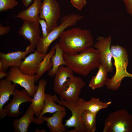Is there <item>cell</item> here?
<instances>
[{"label": "cell", "instance_id": "obj_1", "mask_svg": "<svg viewBox=\"0 0 132 132\" xmlns=\"http://www.w3.org/2000/svg\"><path fill=\"white\" fill-rule=\"evenodd\" d=\"M93 36L89 30L73 27L62 33L58 43L64 53L73 55L90 47L93 45Z\"/></svg>", "mask_w": 132, "mask_h": 132}, {"label": "cell", "instance_id": "obj_2", "mask_svg": "<svg viewBox=\"0 0 132 132\" xmlns=\"http://www.w3.org/2000/svg\"><path fill=\"white\" fill-rule=\"evenodd\" d=\"M66 66L79 75L86 76L90 71L98 68L100 63L98 51L94 48H88L81 52L73 55L63 53Z\"/></svg>", "mask_w": 132, "mask_h": 132}, {"label": "cell", "instance_id": "obj_3", "mask_svg": "<svg viewBox=\"0 0 132 132\" xmlns=\"http://www.w3.org/2000/svg\"><path fill=\"white\" fill-rule=\"evenodd\" d=\"M110 50L114 61L116 68L115 75L111 78H107L105 84L108 89L115 91L119 89L124 78H132V74L127 71L128 62V55L125 49L118 45H113Z\"/></svg>", "mask_w": 132, "mask_h": 132}, {"label": "cell", "instance_id": "obj_4", "mask_svg": "<svg viewBox=\"0 0 132 132\" xmlns=\"http://www.w3.org/2000/svg\"><path fill=\"white\" fill-rule=\"evenodd\" d=\"M83 17V16L79 14L74 13L69 14L63 17L59 25L52 30L45 37H40L39 42L36 47V51L41 55H46L51 44L59 38L66 29L75 25Z\"/></svg>", "mask_w": 132, "mask_h": 132}, {"label": "cell", "instance_id": "obj_5", "mask_svg": "<svg viewBox=\"0 0 132 132\" xmlns=\"http://www.w3.org/2000/svg\"><path fill=\"white\" fill-rule=\"evenodd\" d=\"M103 132H132V116L126 110L109 114L105 120Z\"/></svg>", "mask_w": 132, "mask_h": 132}, {"label": "cell", "instance_id": "obj_6", "mask_svg": "<svg viewBox=\"0 0 132 132\" xmlns=\"http://www.w3.org/2000/svg\"><path fill=\"white\" fill-rule=\"evenodd\" d=\"M84 99L80 98L78 100L72 103L60 99L57 97L55 99V102L66 107L71 112V116L66 121L64 125L68 128L74 127L75 128L66 132H86L81 118L82 113L84 111L82 109L81 105Z\"/></svg>", "mask_w": 132, "mask_h": 132}, {"label": "cell", "instance_id": "obj_7", "mask_svg": "<svg viewBox=\"0 0 132 132\" xmlns=\"http://www.w3.org/2000/svg\"><path fill=\"white\" fill-rule=\"evenodd\" d=\"M5 79L18 84L23 87L30 96L33 97L37 89L38 86L35 85L36 75H29L22 73L19 67H11Z\"/></svg>", "mask_w": 132, "mask_h": 132}, {"label": "cell", "instance_id": "obj_8", "mask_svg": "<svg viewBox=\"0 0 132 132\" xmlns=\"http://www.w3.org/2000/svg\"><path fill=\"white\" fill-rule=\"evenodd\" d=\"M39 19L46 21L49 33L58 26L61 14V7L56 0H43L39 12Z\"/></svg>", "mask_w": 132, "mask_h": 132}, {"label": "cell", "instance_id": "obj_9", "mask_svg": "<svg viewBox=\"0 0 132 132\" xmlns=\"http://www.w3.org/2000/svg\"><path fill=\"white\" fill-rule=\"evenodd\" d=\"M86 85L80 77L74 76L69 78L65 83L59 95L60 99L74 102L78 100L81 90Z\"/></svg>", "mask_w": 132, "mask_h": 132}, {"label": "cell", "instance_id": "obj_10", "mask_svg": "<svg viewBox=\"0 0 132 132\" xmlns=\"http://www.w3.org/2000/svg\"><path fill=\"white\" fill-rule=\"evenodd\" d=\"M97 40L94 47L99 52L100 64H103L106 66L108 72H112L113 68L112 62V56L110 50L111 37L110 36L106 37L99 36Z\"/></svg>", "mask_w": 132, "mask_h": 132}, {"label": "cell", "instance_id": "obj_11", "mask_svg": "<svg viewBox=\"0 0 132 132\" xmlns=\"http://www.w3.org/2000/svg\"><path fill=\"white\" fill-rule=\"evenodd\" d=\"M12 95V99L4 108L8 117L15 118L21 114L19 107L22 103L25 102L31 103L32 98L24 88L19 91L16 88Z\"/></svg>", "mask_w": 132, "mask_h": 132}, {"label": "cell", "instance_id": "obj_12", "mask_svg": "<svg viewBox=\"0 0 132 132\" xmlns=\"http://www.w3.org/2000/svg\"><path fill=\"white\" fill-rule=\"evenodd\" d=\"M18 33L29 40L30 50L34 51L35 47L38 44L40 38V31L38 22L29 21H24L18 32Z\"/></svg>", "mask_w": 132, "mask_h": 132}, {"label": "cell", "instance_id": "obj_13", "mask_svg": "<svg viewBox=\"0 0 132 132\" xmlns=\"http://www.w3.org/2000/svg\"><path fill=\"white\" fill-rule=\"evenodd\" d=\"M32 52L29 46H28L25 51L22 52L19 50L7 53H0V61L2 66V70L5 72L9 67L13 66H20L22 60L28 54Z\"/></svg>", "mask_w": 132, "mask_h": 132}, {"label": "cell", "instance_id": "obj_14", "mask_svg": "<svg viewBox=\"0 0 132 132\" xmlns=\"http://www.w3.org/2000/svg\"><path fill=\"white\" fill-rule=\"evenodd\" d=\"M25 58L22 61L19 68L23 74L29 75H34L37 72L40 65L45 55H42L35 50Z\"/></svg>", "mask_w": 132, "mask_h": 132}, {"label": "cell", "instance_id": "obj_15", "mask_svg": "<svg viewBox=\"0 0 132 132\" xmlns=\"http://www.w3.org/2000/svg\"><path fill=\"white\" fill-rule=\"evenodd\" d=\"M7 80L1 79L0 81V119H3L7 114L3 106L9 100L10 96L12 95L16 88V84Z\"/></svg>", "mask_w": 132, "mask_h": 132}, {"label": "cell", "instance_id": "obj_16", "mask_svg": "<svg viewBox=\"0 0 132 132\" xmlns=\"http://www.w3.org/2000/svg\"><path fill=\"white\" fill-rule=\"evenodd\" d=\"M57 96L55 95H52L45 93L44 108L39 116L35 118L34 123L37 125L43 124L44 121L42 117L47 113H53L57 111L66 110L64 106L60 104L58 105L55 103L54 100Z\"/></svg>", "mask_w": 132, "mask_h": 132}, {"label": "cell", "instance_id": "obj_17", "mask_svg": "<svg viewBox=\"0 0 132 132\" xmlns=\"http://www.w3.org/2000/svg\"><path fill=\"white\" fill-rule=\"evenodd\" d=\"M46 84V81L44 79H41L39 81L37 89L29 106L33 110L34 115L37 117L39 116L44 107L45 90Z\"/></svg>", "mask_w": 132, "mask_h": 132}, {"label": "cell", "instance_id": "obj_18", "mask_svg": "<svg viewBox=\"0 0 132 132\" xmlns=\"http://www.w3.org/2000/svg\"><path fill=\"white\" fill-rule=\"evenodd\" d=\"M73 72L67 66L61 65L59 66L55 75L53 82V89L56 93L59 94L68 79L74 76Z\"/></svg>", "mask_w": 132, "mask_h": 132}, {"label": "cell", "instance_id": "obj_19", "mask_svg": "<svg viewBox=\"0 0 132 132\" xmlns=\"http://www.w3.org/2000/svg\"><path fill=\"white\" fill-rule=\"evenodd\" d=\"M66 110L57 111L52 116L46 117L44 116L42 118L47 122L46 125L50 132H64L66 130L65 126L62 124L64 118L66 116Z\"/></svg>", "mask_w": 132, "mask_h": 132}, {"label": "cell", "instance_id": "obj_20", "mask_svg": "<svg viewBox=\"0 0 132 132\" xmlns=\"http://www.w3.org/2000/svg\"><path fill=\"white\" fill-rule=\"evenodd\" d=\"M34 112L29 106L27 111L21 118L15 119L12 122V127L15 132H27L30 124L33 122L35 118Z\"/></svg>", "mask_w": 132, "mask_h": 132}, {"label": "cell", "instance_id": "obj_21", "mask_svg": "<svg viewBox=\"0 0 132 132\" xmlns=\"http://www.w3.org/2000/svg\"><path fill=\"white\" fill-rule=\"evenodd\" d=\"M41 0H34L32 4L26 9L21 11L15 17H18L24 21L29 20L39 22Z\"/></svg>", "mask_w": 132, "mask_h": 132}, {"label": "cell", "instance_id": "obj_22", "mask_svg": "<svg viewBox=\"0 0 132 132\" xmlns=\"http://www.w3.org/2000/svg\"><path fill=\"white\" fill-rule=\"evenodd\" d=\"M112 103L111 101L103 102L99 99L92 97L88 101L84 99L82 104L81 108L83 110H87L93 113L97 114L102 109L106 108Z\"/></svg>", "mask_w": 132, "mask_h": 132}, {"label": "cell", "instance_id": "obj_23", "mask_svg": "<svg viewBox=\"0 0 132 132\" xmlns=\"http://www.w3.org/2000/svg\"><path fill=\"white\" fill-rule=\"evenodd\" d=\"M99 70L96 75L92 77L88 86L92 90L100 88L105 84L108 72L106 66L100 64Z\"/></svg>", "mask_w": 132, "mask_h": 132}, {"label": "cell", "instance_id": "obj_24", "mask_svg": "<svg viewBox=\"0 0 132 132\" xmlns=\"http://www.w3.org/2000/svg\"><path fill=\"white\" fill-rule=\"evenodd\" d=\"M54 46L55 48V54L51 58L53 66L48 73V75L50 77H53L55 76L60 66H66L63 56L64 52L60 48L58 43H55Z\"/></svg>", "mask_w": 132, "mask_h": 132}, {"label": "cell", "instance_id": "obj_25", "mask_svg": "<svg viewBox=\"0 0 132 132\" xmlns=\"http://www.w3.org/2000/svg\"><path fill=\"white\" fill-rule=\"evenodd\" d=\"M55 47L54 46H53L50 52L44 56L40 65L37 72L36 75L35 82L39 80L46 71L50 70L52 68L53 63L51 58L55 54Z\"/></svg>", "mask_w": 132, "mask_h": 132}, {"label": "cell", "instance_id": "obj_26", "mask_svg": "<svg viewBox=\"0 0 132 132\" xmlns=\"http://www.w3.org/2000/svg\"><path fill=\"white\" fill-rule=\"evenodd\" d=\"M97 114L87 110H85L82 113V120L86 132H94L95 131Z\"/></svg>", "mask_w": 132, "mask_h": 132}, {"label": "cell", "instance_id": "obj_27", "mask_svg": "<svg viewBox=\"0 0 132 132\" xmlns=\"http://www.w3.org/2000/svg\"><path fill=\"white\" fill-rule=\"evenodd\" d=\"M18 3L16 0H0V12L13 9Z\"/></svg>", "mask_w": 132, "mask_h": 132}, {"label": "cell", "instance_id": "obj_28", "mask_svg": "<svg viewBox=\"0 0 132 132\" xmlns=\"http://www.w3.org/2000/svg\"><path fill=\"white\" fill-rule=\"evenodd\" d=\"M73 6L79 11L82 10L86 5V0H70Z\"/></svg>", "mask_w": 132, "mask_h": 132}, {"label": "cell", "instance_id": "obj_29", "mask_svg": "<svg viewBox=\"0 0 132 132\" xmlns=\"http://www.w3.org/2000/svg\"><path fill=\"white\" fill-rule=\"evenodd\" d=\"M39 22L41 25L42 28V36L45 37L49 33L48 30V26L46 21L43 19H39Z\"/></svg>", "mask_w": 132, "mask_h": 132}, {"label": "cell", "instance_id": "obj_30", "mask_svg": "<svg viewBox=\"0 0 132 132\" xmlns=\"http://www.w3.org/2000/svg\"><path fill=\"white\" fill-rule=\"evenodd\" d=\"M124 2L127 12L132 15V0H124Z\"/></svg>", "mask_w": 132, "mask_h": 132}, {"label": "cell", "instance_id": "obj_31", "mask_svg": "<svg viewBox=\"0 0 132 132\" xmlns=\"http://www.w3.org/2000/svg\"><path fill=\"white\" fill-rule=\"evenodd\" d=\"M10 29V28L9 26L4 27L2 25L1 23H0V36L8 33Z\"/></svg>", "mask_w": 132, "mask_h": 132}, {"label": "cell", "instance_id": "obj_32", "mask_svg": "<svg viewBox=\"0 0 132 132\" xmlns=\"http://www.w3.org/2000/svg\"><path fill=\"white\" fill-rule=\"evenodd\" d=\"M33 0H22V2L24 6L26 7H27L32 2Z\"/></svg>", "mask_w": 132, "mask_h": 132}, {"label": "cell", "instance_id": "obj_33", "mask_svg": "<svg viewBox=\"0 0 132 132\" xmlns=\"http://www.w3.org/2000/svg\"><path fill=\"white\" fill-rule=\"evenodd\" d=\"M8 74L5 72L2 71L0 72V79H1L5 77L8 76Z\"/></svg>", "mask_w": 132, "mask_h": 132}, {"label": "cell", "instance_id": "obj_34", "mask_svg": "<svg viewBox=\"0 0 132 132\" xmlns=\"http://www.w3.org/2000/svg\"><path fill=\"white\" fill-rule=\"evenodd\" d=\"M35 132H45L46 131L44 129H42L40 130H39L38 129H36L35 130Z\"/></svg>", "mask_w": 132, "mask_h": 132}, {"label": "cell", "instance_id": "obj_35", "mask_svg": "<svg viewBox=\"0 0 132 132\" xmlns=\"http://www.w3.org/2000/svg\"><path fill=\"white\" fill-rule=\"evenodd\" d=\"M2 71H3L2 70V64L1 62L0 61V72Z\"/></svg>", "mask_w": 132, "mask_h": 132}, {"label": "cell", "instance_id": "obj_36", "mask_svg": "<svg viewBox=\"0 0 132 132\" xmlns=\"http://www.w3.org/2000/svg\"><path fill=\"white\" fill-rule=\"evenodd\" d=\"M122 0V1H124V0Z\"/></svg>", "mask_w": 132, "mask_h": 132}]
</instances>
